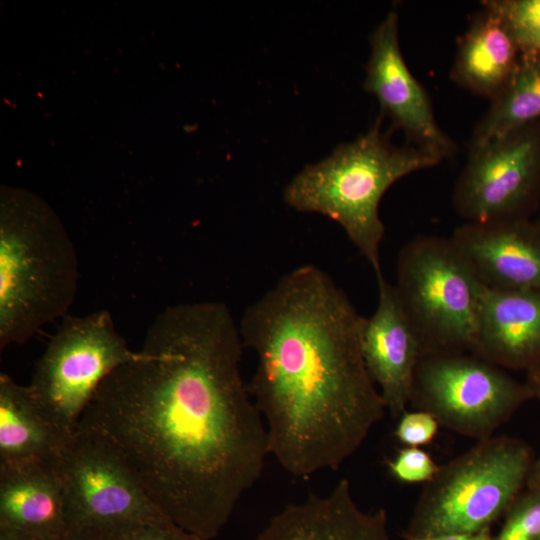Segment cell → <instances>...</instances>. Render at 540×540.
Segmentation results:
<instances>
[{
	"label": "cell",
	"mask_w": 540,
	"mask_h": 540,
	"mask_svg": "<svg viewBox=\"0 0 540 540\" xmlns=\"http://www.w3.org/2000/svg\"><path fill=\"white\" fill-rule=\"evenodd\" d=\"M244 348L223 302L168 306L136 356L100 384L77 427L104 441L155 506L202 540L228 523L270 455L241 374Z\"/></svg>",
	"instance_id": "6da1fadb"
},
{
	"label": "cell",
	"mask_w": 540,
	"mask_h": 540,
	"mask_svg": "<svg viewBox=\"0 0 540 540\" xmlns=\"http://www.w3.org/2000/svg\"><path fill=\"white\" fill-rule=\"evenodd\" d=\"M363 317L321 268L299 266L244 311L257 356L249 391L270 455L296 477L338 469L385 414L360 346Z\"/></svg>",
	"instance_id": "7a4b0ae2"
},
{
	"label": "cell",
	"mask_w": 540,
	"mask_h": 540,
	"mask_svg": "<svg viewBox=\"0 0 540 540\" xmlns=\"http://www.w3.org/2000/svg\"><path fill=\"white\" fill-rule=\"evenodd\" d=\"M378 116L367 132L337 146L321 161L306 165L285 187L284 202L298 212L318 213L337 222L368 261L382 273L384 225L379 204L399 179L439 164L437 155L406 144L396 146Z\"/></svg>",
	"instance_id": "3957f363"
},
{
	"label": "cell",
	"mask_w": 540,
	"mask_h": 540,
	"mask_svg": "<svg viewBox=\"0 0 540 540\" xmlns=\"http://www.w3.org/2000/svg\"><path fill=\"white\" fill-rule=\"evenodd\" d=\"M79 280L75 245L36 204L13 197L0 224V348L22 344L66 317Z\"/></svg>",
	"instance_id": "277c9868"
},
{
	"label": "cell",
	"mask_w": 540,
	"mask_h": 540,
	"mask_svg": "<svg viewBox=\"0 0 540 540\" xmlns=\"http://www.w3.org/2000/svg\"><path fill=\"white\" fill-rule=\"evenodd\" d=\"M532 464L530 447L519 439L479 441L425 484L404 539L490 529L521 493Z\"/></svg>",
	"instance_id": "5b68a950"
},
{
	"label": "cell",
	"mask_w": 540,
	"mask_h": 540,
	"mask_svg": "<svg viewBox=\"0 0 540 540\" xmlns=\"http://www.w3.org/2000/svg\"><path fill=\"white\" fill-rule=\"evenodd\" d=\"M484 286L452 238L417 237L401 249L394 288L422 355L472 351Z\"/></svg>",
	"instance_id": "8992f818"
},
{
	"label": "cell",
	"mask_w": 540,
	"mask_h": 540,
	"mask_svg": "<svg viewBox=\"0 0 540 540\" xmlns=\"http://www.w3.org/2000/svg\"><path fill=\"white\" fill-rule=\"evenodd\" d=\"M136 354L116 330L109 311L66 316L28 387L47 418L71 435L104 379Z\"/></svg>",
	"instance_id": "52a82bcc"
},
{
	"label": "cell",
	"mask_w": 540,
	"mask_h": 540,
	"mask_svg": "<svg viewBox=\"0 0 540 540\" xmlns=\"http://www.w3.org/2000/svg\"><path fill=\"white\" fill-rule=\"evenodd\" d=\"M531 397L525 383L488 361L465 353H436L421 355L411 403L440 425L481 441Z\"/></svg>",
	"instance_id": "ba28073f"
},
{
	"label": "cell",
	"mask_w": 540,
	"mask_h": 540,
	"mask_svg": "<svg viewBox=\"0 0 540 540\" xmlns=\"http://www.w3.org/2000/svg\"><path fill=\"white\" fill-rule=\"evenodd\" d=\"M55 468L65 491L70 529L90 528L113 537L167 518L116 453L91 433L76 430Z\"/></svg>",
	"instance_id": "9c48e42d"
},
{
	"label": "cell",
	"mask_w": 540,
	"mask_h": 540,
	"mask_svg": "<svg viewBox=\"0 0 540 540\" xmlns=\"http://www.w3.org/2000/svg\"><path fill=\"white\" fill-rule=\"evenodd\" d=\"M540 187V122L469 153L454 190L466 223L526 218Z\"/></svg>",
	"instance_id": "30bf717a"
},
{
	"label": "cell",
	"mask_w": 540,
	"mask_h": 540,
	"mask_svg": "<svg viewBox=\"0 0 540 540\" xmlns=\"http://www.w3.org/2000/svg\"><path fill=\"white\" fill-rule=\"evenodd\" d=\"M371 53L363 87L380 106L379 116L400 129L407 144L442 160L457 151L453 140L439 127L430 97L407 66L399 43L398 16L390 11L370 36Z\"/></svg>",
	"instance_id": "8fae6325"
},
{
	"label": "cell",
	"mask_w": 540,
	"mask_h": 540,
	"mask_svg": "<svg viewBox=\"0 0 540 540\" xmlns=\"http://www.w3.org/2000/svg\"><path fill=\"white\" fill-rule=\"evenodd\" d=\"M378 305L364 318L360 330L361 353L386 410L399 418L411 402L415 371L422 355L419 340L395 292L383 276H376Z\"/></svg>",
	"instance_id": "7c38bea8"
},
{
	"label": "cell",
	"mask_w": 540,
	"mask_h": 540,
	"mask_svg": "<svg viewBox=\"0 0 540 540\" xmlns=\"http://www.w3.org/2000/svg\"><path fill=\"white\" fill-rule=\"evenodd\" d=\"M451 238L485 286L540 292V232L533 222L465 223Z\"/></svg>",
	"instance_id": "4fadbf2b"
},
{
	"label": "cell",
	"mask_w": 540,
	"mask_h": 540,
	"mask_svg": "<svg viewBox=\"0 0 540 540\" xmlns=\"http://www.w3.org/2000/svg\"><path fill=\"white\" fill-rule=\"evenodd\" d=\"M472 354L500 368L540 364V292L484 286Z\"/></svg>",
	"instance_id": "5bb4252c"
},
{
	"label": "cell",
	"mask_w": 540,
	"mask_h": 540,
	"mask_svg": "<svg viewBox=\"0 0 540 540\" xmlns=\"http://www.w3.org/2000/svg\"><path fill=\"white\" fill-rule=\"evenodd\" d=\"M253 540H391L384 509L363 511L350 483L340 480L327 494H311L274 515Z\"/></svg>",
	"instance_id": "9a60e30c"
},
{
	"label": "cell",
	"mask_w": 540,
	"mask_h": 540,
	"mask_svg": "<svg viewBox=\"0 0 540 540\" xmlns=\"http://www.w3.org/2000/svg\"><path fill=\"white\" fill-rule=\"evenodd\" d=\"M0 524L52 540L70 530L62 480L55 465H0Z\"/></svg>",
	"instance_id": "2e32d148"
},
{
	"label": "cell",
	"mask_w": 540,
	"mask_h": 540,
	"mask_svg": "<svg viewBox=\"0 0 540 540\" xmlns=\"http://www.w3.org/2000/svg\"><path fill=\"white\" fill-rule=\"evenodd\" d=\"M482 6L459 43L451 79L493 100L511 79L521 52L492 0L482 2Z\"/></svg>",
	"instance_id": "e0dca14e"
},
{
	"label": "cell",
	"mask_w": 540,
	"mask_h": 540,
	"mask_svg": "<svg viewBox=\"0 0 540 540\" xmlns=\"http://www.w3.org/2000/svg\"><path fill=\"white\" fill-rule=\"evenodd\" d=\"M72 435L47 418L28 385L0 375V465H55Z\"/></svg>",
	"instance_id": "ac0fdd59"
},
{
	"label": "cell",
	"mask_w": 540,
	"mask_h": 540,
	"mask_svg": "<svg viewBox=\"0 0 540 540\" xmlns=\"http://www.w3.org/2000/svg\"><path fill=\"white\" fill-rule=\"evenodd\" d=\"M539 122L540 56L521 54L511 79L475 128L469 153Z\"/></svg>",
	"instance_id": "d6986e66"
},
{
	"label": "cell",
	"mask_w": 540,
	"mask_h": 540,
	"mask_svg": "<svg viewBox=\"0 0 540 540\" xmlns=\"http://www.w3.org/2000/svg\"><path fill=\"white\" fill-rule=\"evenodd\" d=\"M521 54L540 56V0H492Z\"/></svg>",
	"instance_id": "ffe728a7"
},
{
	"label": "cell",
	"mask_w": 540,
	"mask_h": 540,
	"mask_svg": "<svg viewBox=\"0 0 540 540\" xmlns=\"http://www.w3.org/2000/svg\"><path fill=\"white\" fill-rule=\"evenodd\" d=\"M493 540H540V490L520 493L504 513Z\"/></svg>",
	"instance_id": "44dd1931"
},
{
	"label": "cell",
	"mask_w": 540,
	"mask_h": 540,
	"mask_svg": "<svg viewBox=\"0 0 540 540\" xmlns=\"http://www.w3.org/2000/svg\"><path fill=\"white\" fill-rule=\"evenodd\" d=\"M389 473L403 483H428L437 474L440 466L432 456L420 447L400 449L386 462Z\"/></svg>",
	"instance_id": "7402d4cb"
},
{
	"label": "cell",
	"mask_w": 540,
	"mask_h": 540,
	"mask_svg": "<svg viewBox=\"0 0 540 540\" xmlns=\"http://www.w3.org/2000/svg\"><path fill=\"white\" fill-rule=\"evenodd\" d=\"M398 419L394 436L407 447H420L431 443L440 426L437 419L424 410H406Z\"/></svg>",
	"instance_id": "603a6c76"
},
{
	"label": "cell",
	"mask_w": 540,
	"mask_h": 540,
	"mask_svg": "<svg viewBox=\"0 0 540 540\" xmlns=\"http://www.w3.org/2000/svg\"><path fill=\"white\" fill-rule=\"evenodd\" d=\"M112 538L113 540H202L169 518L135 525Z\"/></svg>",
	"instance_id": "cb8c5ba5"
},
{
	"label": "cell",
	"mask_w": 540,
	"mask_h": 540,
	"mask_svg": "<svg viewBox=\"0 0 540 540\" xmlns=\"http://www.w3.org/2000/svg\"><path fill=\"white\" fill-rule=\"evenodd\" d=\"M52 540H113L112 536L90 528H72Z\"/></svg>",
	"instance_id": "d4e9b609"
},
{
	"label": "cell",
	"mask_w": 540,
	"mask_h": 540,
	"mask_svg": "<svg viewBox=\"0 0 540 540\" xmlns=\"http://www.w3.org/2000/svg\"><path fill=\"white\" fill-rule=\"evenodd\" d=\"M405 540H493V536L490 529H485L475 533H447Z\"/></svg>",
	"instance_id": "484cf974"
},
{
	"label": "cell",
	"mask_w": 540,
	"mask_h": 540,
	"mask_svg": "<svg viewBox=\"0 0 540 540\" xmlns=\"http://www.w3.org/2000/svg\"><path fill=\"white\" fill-rule=\"evenodd\" d=\"M0 540H40V539L24 530L0 524Z\"/></svg>",
	"instance_id": "4316f807"
},
{
	"label": "cell",
	"mask_w": 540,
	"mask_h": 540,
	"mask_svg": "<svg viewBox=\"0 0 540 540\" xmlns=\"http://www.w3.org/2000/svg\"><path fill=\"white\" fill-rule=\"evenodd\" d=\"M531 396L540 401V364L527 370V380L525 382Z\"/></svg>",
	"instance_id": "83f0119b"
},
{
	"label": "cell",
	"mask_w": 540,
	"mask_h": 540,
	"mask_svg": "<svg viewBox=\"0 0 540 540\" xmlns=\"http://www.w3.org/2000/svg\"><path fill=\"white\" fill-rule=\"evenodd\" d=\"M526 486L528 489L540 490V458L533 462L526 480Z\"/></svg>",
	"instance_id": "f1b7e54d"
},
{
	"label": "cell",
	"mask_w": 540,
	"mask_h": 540,
	"mask_svg": "<svg viewBox=\"0 0 540 540\" xmlns=\"http://www.w3.org/2000/svg\"><path fill=\"white\" fill-rule=\"evenodd\" d=\"M534 225L536 226V228L539 230L540 232V216L538 217V219L536 221L533 222Z\"/></svg>",
	"instance_id": "f546056e"
}]
</instances>
